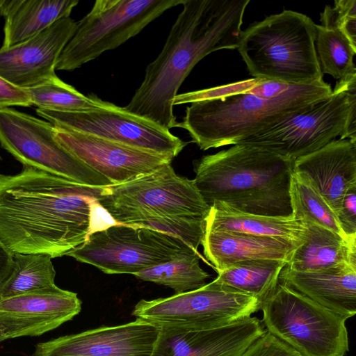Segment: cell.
Here are the masks:
<instances>
[{
    "label": "cell",
    "instance_id": "32",
    "mask_svg": "<svg viewBox=\"0 0 356 356\" xmlns=\"http://www.w3.org/2000/svg\"><path fill=\"white\" fill-rule=\"evenodd\" d=\"M260 81V79L252 78L213 88L177 94L174 99L173 106L191 104L198 101L219 99L245 92L254 87Z\"/></svg>",
    "mask_w": 356,
    "mask_h": 356
},
{
    "label": "cell",
    "instance_id": "6",
    "mask_svg": "<svg viewBox=\"0 0 356 356\" xmlns=\"http://www.w3.org/2000/svg\"><path fill=\"white\" fill-rule=\"evenodd\" d=\"M308 16L284 10L243 31L238 51L254 79L307 85L323 81Z\"/></svg>",
    "mask_w": 356,
    "mask_h": 356
},
{
    "label": "cell",
    "instance_id": "37",
    "mask_svg": "<svg viewBox=\"0 0 356 356\" xmlns=\"http://www.w3.org/2000/svg\"><path fill=\"white\" fill-rule=\"evenodd\" d=\"M13 257L14 253L0 241V291L12 273Z\"/></svg>",
    "mask_w": 356,
    "mask_h": 356
},
{
    "label": "cell",
    "instance_id": "9",
    "mask_svg": "<svg viewBox=\"0 0 356 356\" xmlns=\"http://www.w3.org/2000/svg\"><path fill=\"white\" fill-rule=\"evenodd\" d=\"M184 0H97L76 22L56 70L71 71L120 46Z\"/></svg>",
    "mask_w": 356,
    "mask_h": 356
},
{
    "label": "cell",
    "instance_id": "23",
    "mask_svg": "<svg viewBox=\"0 0 356 356\" xmlns=\"http://www.w3.org/2000/svg\"><path fill=\"white\" fill-rule=\"evenodd\" d=\"M205 229L271 236L301 245L307 227L305 222L293 216L255 215L213 205L210 207Z\"/></svg>",
    "mask_w": 356,
    "mask_h": 356
},
{
    "label": "cell",
    "instance_id": "19",
    "mask_svg": "<svg viewBox=\"0 0 356 356\" xmlns=\"http://www.w3.org/2000/svg\"><path fill=\"white\" fill-rule=\"evenodd\" d=\"M293 171L311 180L337 216L345 194L356 187V143L334 140L295 159Z\"/></svg>",
    "mask_w": 356,
    "mask_h": 356
},
{
    "label": "cell",
    "instance_id": "17",
    "mask_svg": "<svg viewBox=\"0 0 356 356\" xmlns=\"http://www.w3.org/2000/svg\"><path fill=\"white\" fill-rule=\"evenodd\" d=\"M81 309L76 293L56 286L0 299V323L8 339L40 336L70 321Z\"/></svg>",
    "mask_w": 356,
    "mask_h": 356
},
{
    "label": "cell",
    "instance_id": "15",
    "mask_svg": "<svg viewBox=\"0 0 356 356\" xmlns=\"http://www.w3.org/2000/svg\"><path fill=\"white\" fill-rule=\"evenodd\" d=\"M159 332L154 324L136 318L39 343L31 356H151Z\"/></svg>",
    "mask_w": 356,
    "mask_h": 356
},
{
    "label": "cell",
    "instance_id": "14",
    "mask_svg": "<svg viewBox=\"0 0 356 356\" xmlns=\"http://www.w3.org/2000/svg\"><path fill=\"white\" fill-rule=\"evenodd\" d=\"M55 137L66 150L108 179L113 185L149 174L173 159L92 135L56 128Z\"/></svg>",
    "mask_w": 356,
    "mask_h": 356
},
{
    "label": "cell",
    "instance_id": "12",
    "mask_svg": "<svg viewBox=\"0 0 356 356\" xmlns=\"http://www.w3.org/2000/svg\"><path fill=\"white\" fill-rule=\"evenodd\" d=\"M50 122L11 108L0 109V145L30 166L92 188L113 185L66 150Z\"/></svg>",
    "mask_w": 356,
    "mask_h": 356
},
{
    "label": "cell",
    "instance_id": "31",
    "mask_svg": "<svg viewBox=\"0 0 356 356\" xmlns=\"http://www.w3.org/2000/svg\"><path fill=\"white\" fill-rule=\"evenodd\" d=\"M321 24H331L339 29L356 47V1H334V6H326L321 13Z\"/></svg>",
    "mask_w": 356,
    "mask_h": 356
},
{
    "label": "cell",
    "instance_id": "33",
    "mask_svg": "<svg viewBox=\"0 0 356 356\" xmlns=\"http://www.w3.org/2000/svg\"><path fill=\"white\" fill-rule=\"evenodd\" d=\"M241 356H302L268 331L254 341Z\"/></svg>",
    "mask_w": 356,
    "mask_h": 356
},
{
    "label": "cell",
    "instance_id": "8",
    "mask_svg": "<svg viewBox=\"0 0 356 356\" xmlns=\"http://www.w3.org/2000/svg\"><path fill=\"white\" fill-rule=\"evenodd\" d=\"M266 331L302 356H344L347 318L280 282L261 302Z\"/></svg>",
    "mask_w": 356,
    "mask_h": 356
},
{
    "label": "cell",
    "instance_id": "16",
    "mask_svg": "<svg viewBox=\"0 0 356 356\" xmlns=\"http://www.w3.org/2000/svg\"><path fill=\"white\" fill-rule=\"evenodd\" d=\"M76 22L62 18L38 35L15 45L0 48V76L20 88L54 77L58 59L73 35Z\"/></svg>",
    "mask_w": 356,
    "mask_h": 356
},
{
    "label": "cell",
    "instance_id": "36",
    "mask_svg": "<svg viewBox=\"0 0 356 356\" xmlns=\"http://www.w3.org/2000/svg\"><path fill=\"white\" fill-rule=\"evenodd\" d=\"M293 86L273 80L261 79L257 84L246 92L261 97L273 98L282 95L289 91Z\"/></svg>",
    "mask_w": 356,
    "mask_h": 356
},
{
    "label": "cell",
    "instance_id": "35",
    "mask_svg": "<svg viewBox=\"0 0 356 356\" xmlns=\"http://www.w3.org/2000/svg\"><path fill=\"white\" fill-rule=\"evenodd\" d=\"M12 106H32L30 96L25 89L17 87L0 76V109Z\"/></svg>",
    "mask_w": 356,
    "mask_h": 356
},
{
    "label": "cell",
    "instance_id": "27",
    "mask_svg": "<svg viewBox=\"0 0 356 356\" xmlns=\"http://www.w3.org/2000/svg\"><path fill=\"white\" fill-rule=\"evenodd\" d=\"M201 255L192 252L134 275L137 278L172 289L175 294L198 289L210 277L200 266Z\"/></svg>",
    "mask_w": 356,
    "mask_h": 356
},
{
    "label": "cell",
    "instance_id": "20",
    "mask_svg": "<svg viewBox=\"0 0 356 356\" xmlns=\"http://www.w3.org/2000/svg\"><path fill=\"white\" fill-rule=\"evenodd\" d=\"M279 282L347 319L356 313V263L305 272L285 266Z\"/></svg>",
    "mask_w": 356,
    "mask_h": 356
},
{
    "label": "cell",
    "instance_id": "2",
    "mask_svg": "<svg viewBox=\"0 0 356 356\" xmlns=\"http://www.w3.org/2000/svg\"><path fill=\"white\" fill-rule=\"evenodd\" d=\"M250 0H184L164 46L146 67L144 79L124 108L170 130L177 121L173 101L203 58L237 49Z\"/></svg>",
    "mask_w": 356,
    "mask_h": 356
},
{
    "label": "cell",
    "instance_id": "25",
    "mask_svg": "<svg viewBox=\"0 0 356 356\" xmlns=\"http://www.w3.org/2000/svg\"><path fill=\"white\" fill-rule=\"evenodd\" d=\"M286 262L277 259H252L233 264L217 271V283L252 296L262 301L279 283Z\"/></svg>",
    "mask_w": 356,
    "mask_h": 356
},
{
    "label": "cell",
    "instance_id": "11",
    "mask_svg": "<svg viewBox=\"0 0 356 356\" xmlns=\"http://www.w3.org/2000/svg\"><path fill=\"white\" fill-rule=\"evenodd\" d=\"M261 306L258 298L213 280L198 289L168 298L140 300L132 315L159 328L199 330L250 317Z\"/></svg>",
    "mask_w": 356,
    "mask_h": 356
},
{
    "label": "cell",
    "instance_id": "4",
    "mask_svg": "<svg viewBox=\"0 0 356 356\" xmlns=\"http://www.w3.org/2000/svg\"><path fill=\"white\" fill-rule=\"evenodd\" d=\"M97 202L115 223L172 234L195 251L210 211L193 179L177 175L171 163L103 188Z\"/></svg>",
    "mask_w": 356,
    "mask_h": 356
},
{
    "label": "cell",
    "instance_id": "26",
    "mask_svg": "<svg viewBox=\"0 0 356 356\" xmlns=\"http://www.w3.org/2000/svg\"><path fill=\"white\" fill-rule=\"evenodd\" d=\"M292 216L302 222L324 227L348 241L338 218L311 180L304 174L293 172L290 184Z\"/></svg>",
    "mask_w": 356,
    "mask_h": 356
},
{
    "label": "cell",
    "instance_id": "34",
    "mask_svg": "<svg viewBox=\"0 0 356 356\" xmlns=\"http://www.w3.org/2000/svg\"><path fill=\"white\" fill-rule=\"evenodd\" d=\"M337 217L345 234L356 239V187L350 188L343 196Z\"/></svg>",
    "mask_w": 356,
    "mask_h": 356
},
{
    "label": "cell",
    "instance_id": "24",
    "mask_svg": "<svg viewBox=\"0 0 356 356\" xmlns=\"http://www.w3.org/2000/svg\"><path fill=\"white\" fill-rule=\"evenodd\" d=\"M78 3L77 0H15L13 9L5 17L2 47L21 43L70 17Z\"/></svg>",
    "mask_w": 356,
    "mask_h": 356
},
{
    "label": "cell",
    "instance_id": "38",
    "mask_svg": "<svg viewBox=\"0 0 356 356\" xmlns=\"http://www.w3.org/2000/svg\"><path fill=\"white\" fill-rule=\"evenodd\" d=\"M6 339H8L6 331L2 325L0 323V342Z\"/></svg>",
    "mask_w": 356,
    "mask_h": 356
},
{
    "label": "cell",
    "instance_id": "30",
    "mask_svg": "<svg viewBox=\"0 0 356 356\" xmlns=\"http://www.w3.org/2000/svg\"><path fill=\"white\" fill-rule=\"evenodd\" d=\"M32 105L38 108L60 112H83L99 109L105 101L94 94L86 96L58 76L25 89Z\"/></svg>",
    "mask_w": 356,
    "mask_h": 356
},
{
    "label": "cell",
    "instance_id": "10",
    "mask_svg": "<svg viewBox=\"0 0 356 356\" xmlns=\"http://www.w3.org/2000/svg\"><path fill=\"white\" fill-rule=\"evenodd\" d=\"M194 250L181 238L145 227L114 223L95 230L67 256L106 274L136 273Z\"/></svg>",
    "mask_w": 356,
    "mask_h": 356
},
{
    "label": "cell",
    "instance_id": "18",
    "mask_svg": "<svg viewBox=\"0 0 356 356\" xmlns=\"http://www.w3.org/2000/svg\"><path fill=\"white\" fill-rule=\"evenodd\" d=\"M265 331L251 316L206 330L161 327L151 356H241Z\"/></svg>",
    "mask_w": 356,
    "mask_h": 356
},
{
    "label": "cell",
    "instance_id": "28",
    "mask_svg": "<svg viewBox=\"0 0 356 356\" xmlns=\"http://www.w3.org/2000/svg\"><path fill=\"white\" fill-rule=\"evenodd\" d=\"M13 258V269L0 291V299L56 286V271L49 255L15 253Z\"/></svg>",
    "mask_w": 356,
    "mask_h": 356
},
{
    "label": "cell",
    "instance_id": "1",
    "mask_svg": "<svg viewBox=\"0 0 356 356\" xmlns=\"http://www.w3.org/2000/svg\"><path fill=\"white\" fill-rule=\"evenodd\" d=\"M102 190L30 166L0 175V241L14 254L67 255L94 232Z\"/></svg>",
    "mask_w": 356,
    "mask_h": 356
},
{
    "label": "cell",
    "instance_id": "3",
    "mask_svg": "<svg viewBox=\"0 0 356 356\" xmlns=\"http://www.w3.org/2000/svg\"><path fill=\"white\" fill-rule=\"evenodd\" d=\"M294 159L236 144L195 161V184L209 207L291 217Z\"/></svg>",
    "mask_w": 356,
    "mask_h": 356
},
{
    "label": "cell",
    "instance_id": "22",
    "mask_svg": "<svg viewBox=\"0 0 356 356\" xmlns=\"http://www.w3.org/2000/svg\"><path fill=\"white\" fill-rule=\"evenodd\" d=\"M303 222L305 239L293 252L287 268L305 272L356 263V241H348L324 227Z\"/></svg>",
    "mask_w": 356,
    "mask_h": 356
},
{
    "label": "cell",
    "instance_id": "7",
    "mask_svg": "<svg viewBox=\"0 0 356 356\" xmlns=\"http://www.w3.org/2000/svg\"><path fill=\"white\" fill-rule=\"evenodd\" d=\"M338 136L356 143V73L337 81L332 94L313 106L288 115L236 144L295 160Z\"/></svg>",
    "mask_w": 356,
    "mask_h": 356
},
{
    "label": "cell",
    "instance_id": "21",
    "mask_svg": "<svg viewBox=\"0 0 356 356\" xmlns=\"http://www.w3.org/2000/svg\"><path fill=\"white\" fill-rule=\"evenodd\" d=\"M201 245L216 272L246 260L277 259L287 264L300 245L275 237L207 229Z\"/></svg>",
    "mask_w": 356,
    "mask_h": 356
},
{
    "label": "cell",
    "instance_id": "13",
    "mask_svg": "<svg viewBox=\"0 0 356 356\" xmlns=\"http://www.w3.org/2000/svg\"><path fill=\"white\" fill-rule=\"evenodd\" d=\"M36 113L56 128L92 135L172 159L188 143L162 126L108 102L103 107L88 111L37 108Z\"/></svg>",
    "mask_w": 356,
    "mask_h": 356
},
{
    "label": "cell",
    "instance_id": "29",
    "mask_svg": "<svg viewBox=\"0 0 356 356\" xmlns=\"http://www.w3.org/2000/svg\"><path fill=\"white\" fill-rule=\"evenodd\" d=\"M316 54L323 74L337 81L356 73L355 47L343 33L331 24H316Z\"/></svg>",
    "mask_w": 356,
    "mask_h": 356
},
{
    "label": "cell",
    "instance_id": "5",
    "mask_svg": "<svg viewBox=\"0 0 356 356\" xmlns=\"http://www.w3.org/2000/svg\"><path fill=\"white\" fill-rule=\"evenodd\" d=\"M331 86L321 81L294 85L273 98L248 92L191 103L176 127L186 130L202 150L235 145L291 114L329 97Z\"/></svg>",
    "mask_w": 356,
    "mask_h": 356
}]
</instances>
